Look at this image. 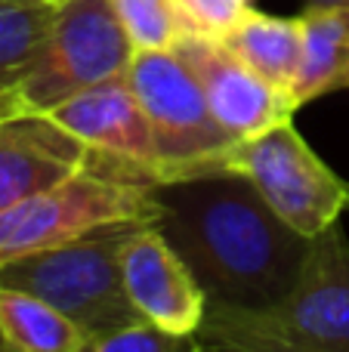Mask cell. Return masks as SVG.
I'll return each mask as SVG.
<instances>
[{
	"label": "cell",
	"instance_id": "cell-1",
	"mask_svg": "<svg viewBox=\"0 0 349 352\" xmlns=\"http://www.w3.org/2000/svg\"><path fill=\"white\" fill-rule=\"evenodd\" d=\"M155 226L214 303H272L297 281L309 250V238L278 219L238 173L158 182Z\"/></svg>",
	"mask_w": 349,
	"mask_h": 352
},
{
	"label": "cell",
	"instance_id": "cell-2",
	"mask_svg": "<svg viewBox=\"0 0 349 352\" xmlns=\"http://www.w3.org/2000/svg\"><path fill=\"white\" fill-rule=\"evenodd\" d=\"M207 352H349V241L334 223L309 241L297 281L263 306L207 303Z\"/></svg>",
	"mask_w": 349,
	"mask_h": 352
},
{
	"label": "cell",
	"instance_id": "cell-3",
	"mask_svg": "<svg viewBox=\"0 0 349 352\" xmlns=\"http://www.w3.org/2000/svg\"><path fill=\"white\" fill-rule=\"evenodd\" d=\"M152 173L93 152L84 170L0 210V266L93 229L127 219H155Z\"/></svg>",
	"mask_w": 349,
	"mask_h": 352
},
{
	"label": "cell",
	"instance_id": "cell-4",
	"mask_svg": "<svg viewBox=\"0 0 349 352\" xmlns=\"http://www.w3.org/2000/svg\"><path fill=\"white\" fill-rule=\"evenodd\" d=\"M142 219L111 223L74 241L0 266V285L28 291L65 312L87 340L142 322L124 287L121 254Z\"/></svg>",
	"mask_w": 349,
	"mask_h": 352
},
{
	"label": "cell",
	"instance_id": "cell-5",
	"mask_svg": "<svg viewBox=\"0 0 349 352\" xmlns=\"http://www.w3.org/2000/svg\"><path fill=\"white\" fill-rule=\"evenodd\" d=\"M127 80L158 146V182L220 173L235 140L220 127L192 65L177 50H139Z\"/></svg>",
	"mask_w": 349,
	"mask_h": 352
},
{
	"label": "cell",
	"instance_id": "cell-6",
	"mask_svg": "<svg viewBox=\"0 0 349 352\" xmlns=\"http://www.w3.org/2000/svg\"><path fill=\"white\" fill-rule=\"evenodd\" d=\"M220 173H238L278 219L313 241L349 210V182L309 148L294 121L235 142Z\"/></svg>",
	"mask_w": 349,
	"mask_h": 352
},
{
	"label": "cell",
	"instance_id": "cell-7",
	"mask_svg": "<svg viewBox=\"0 0 349 352\" xmlns=\"http://www.w3.org/2000/svg\"><path fill=\"white\" fill-rule=\"evenodd\" d=\"M136 56L111 0H59L41 59L19 84L31 111H53L74 93L127 74Z\"/></svg>",
	"mask_w": 349,
	"mask_h": 352
},
{
	"label": "cell",
	"instance_id": "cell-8",
	"mask_svg": "<svg viewBox=\"0 0 349 352\" xmlns=\"http://www.w3.org/2000/svg\"><path fill=\"white\" fill-rule=\"evenodd\" d=\"M173 50L198 74L210 111L235 142L254 140L278 124L294 121V111L300 109L294 93L269 84L263 74L245 65L220 37L189 31Z\"/></svg>",
	"mask_w": 349,
	"mask_h": 352
},
{
	"label": "cell",
	"instance_id": "cell-9",
	"mask_svg": "<svg viewBox=\"0 0 349 352\" xmlns=\"http://www.w3.org/2000/svg\"><path fill=\"white\" fill-rule=\"evenodd\" d=\"M121 272L127 297L142 322L167 334H198L210 300L155 219H142L127 238Z\"/></svg>",
	"mask_w": 349,
	"mask_h": 352
},
{
	"label": "cell",
	"instance_id": "cell-10",
	"mask_svg": "<svg viewBox=\"0 0 349 352\" xmlns=\"http://www.w3.org/2000/svg\"><path fill=\"white\" fill-rule=\"evenodd\" d=\"M47 115L56 124H62L71 136H78L84 146H90L96 155L139 167L158 179L155 133L127 74H117V78L74 93L71 99L59 102Z\"/></svg>",
	"mask_w": 349,
	"mask_h": 352
},
{
	"label": "cell",
	"instance_id": "cell-11",
	"mask_svg": "<svg viewBox=\"0 0 349 352\" xmlns=\"http://www.w3.org/2000/svg\"><path fill=\"white\" fill-rule=\"evenodd\" d=\"M93 148L43 111L0 115V210L84 170Z\"/></svg>",
	"mask_w": 349,
	"mask_h": 352
},
{
	"label": "cell",
	"instance_id": "cell-12",
	"mask_svg": "<svg viewBox=\"0 0 349 352\" xmlns=\"http://www.w3.org/2000/svg\"><path fill=\"white\" fill-rule=\"evenodd\" d=\"M303 19V62L294 80L300 109L319 96L349 90V3L306 6Z\"/></svg>",
	"mask_w": 349,
	"mask_h": 352
},
{
	"label": "cell",
	"instance_id": "cell-13",
	"mask_svg": "<svg viewBox=\"0 0 349 352\" xmlns=\"http://www.w3.org/2000/svg\"><path fill=\"white\" fill-rule=\"evenodd\" d=\"M245 65L263 74L269 84L294 90L303 62V19L300 16H272L257 6L247 10L226 34L220 37Z\"/></svg>",
	"mask_w": 349,
	"mask_h": 352
},
{
	"label": "cell",
	"instance_id": "cell-14",
	"mask_svg": "<svg viewBox=\"0 0 349 352\" xmlns=\"http://www.w3.org/2000/svg\"><path fill=\"white\" fill-rule=\"evenodd\" d=\"M84 331L47 300L0 285V346L3 352H80Z\"/></svg>",
	"mask_w": 349,
	"mask_h": 352
},
{
	"label": "cell",
	"instance_id": "cell-15",
	"mask_svg": "<svg viewBox=\"0 0 349 352\" xmlns=\"http://www.w3.org/2000/svg\"><path fill=\"white\" fill-rule=\"evenodd\" d=\"M59 0H0V90H16L47 47Z\"/></svg>",
	"mask_w": 349,
	"mask_h": 352
},
{
	"label": "cell",
	"instance_id": "cell-16",
	"mask_svg": "<svg viewBox=\"0 0 349 352\" xmlns=\"http://www.w3.org/2000/svg\"><path fill=\"white\" fill-rule=\"evenodd\" d=\"M127 37L139 50H173L192 28L179 0H111Z\"/></svg>",
	"mask_w": 349,
	"mask_h": 352
},
{
	"label": "cell",
	"instance_id": "cell-17",
	"mask_svg": "<svg viewBox=\"0 0 349 352\" xmlns=\"http://www.w3.org/2000/svg\"><path fill=\"white\" fill-rule=\"evenodd\" d=\"M80 352H207L198 340V334L179 337L155 328L148 322H136L130 328H121L115 334L93 337L84 343Z\"/></svg>",
	"mask_w": 349,
	"mask_h": 352
},
{
	"label": "cell",
	"instance_id": "cell-18",
	"mask_svg": "<svg viewBox=\"0 0 349 352\" xmlns=\"http://www.w3.org/2000/svg\"><path fill=\"white\" fill-rule=\"evenodd\" d=\"M192 28L210 37H223L257 0H179Z\"/></svg>",
	"mask_w": 349,
	"mask_h": 352
},
{
	"label": "cell",
	"instance_id": "cell-19",
	"mask_svg": "<svg viewBox=\"0 0 349 352\" xmlns=\"http://www.w3.org/2000/svg\"><path fill=\"white\" fill-rule=\"evenodd\" d=\"M22 99L16 90H0V115H10V111H22Z\"/></svg>",
	"mask_w": 349,
	"mask_h": 352
},
{
	"label": "cell",
	"instance_id": "cell-20",
	"mask_svg": "<svg viewBox=\"0 0 349 352\" xmlns=\"http://www.w3.org/2000/svg\"><path fill=\"white\" fill-rule=\"evenodd\" d=\"M331 3H349V0H306V6H331Z\"/></svg>",
	"mask_w": 349,
	"mask_h": 352
},
{
	"label": "cell",
	"instance_id": "cell-21",
	"mask_svg": "<svg viewBox=\"0 0 349 352\" xmlns=\"http://www.w3.org/2000/svg\"><path fill=\"white\" fill-rule=\"evenodd\" d=\"M0 352H3V346H0Z\"/></svg>",
	"mask_w": 349,
	"mask_h": 352
}]
</instances>
